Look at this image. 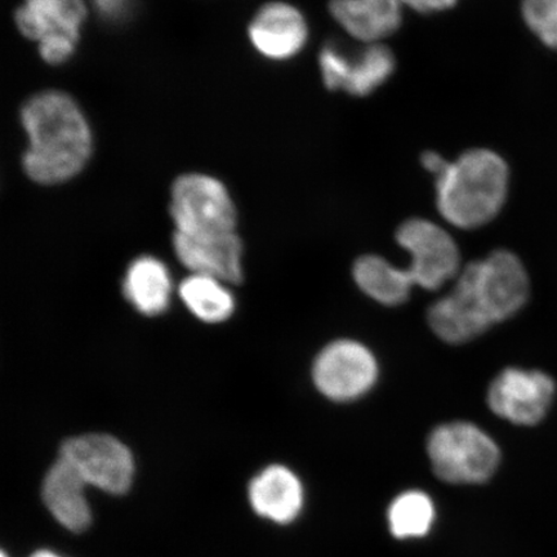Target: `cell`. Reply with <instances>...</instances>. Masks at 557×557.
Masks as SVG:
<instances>
[{
	"label": "cell",
	"mask_w": 557,
	"mask_h": 557,
	"mask_svg": "<svg viewBox=\"0 0 557 557\" xmlns=\"http://www.w3.org/2000/svg\"><path fill=\"white\" fill-rule=\"evenodd\" d=\"M395 65L393 51L383 44L364 45L355 51L329 44L319 53L324 86L358 97L371 95L385 85L394 74Z\"/></svg>",
	"instance_id": "ba28073f"
},
{
	"label": "cell",
	"mask_w": 557,
	"mask_h": 557,
	"mask_svg": "<svg viewBox=\"0 0 557 557\" xmlns=\"http://www.w3.org/2000/svg\"><path fill=\"white\" fill-rule=\"evenodd\" d=\"M529 289L524 264L506 249L466 264L453 287L491 326L517 315L528 301Z\"/></svg>",
	"instance_id": "3957f363"
},
{
	"label": "cell",
	"mask_w": 557,
	"mask_h": 557,
	"mask_svg": "<svg viewBox=\"0 0 557 557\" xmlns=\"http://www.w3.org/2000/svg\"><path fill=\"white\" fill-rule=\"evenodd\" d=\"M352 276L364 295L389 308L407 302L414 287L407 269L375 255L361 256L355 261Z\"/></svg>",
	"instance_id": "e0dca14e"
},
{
	"label": "cell",
	"mask_w": 557,
	"mask_h": 557,
	"mask_svg": "<svg viewBox=\"0 0 557 557\" xmlns=\"http://www.w3.org/2000/svg\"><path fill=\"white\" fill-rule=\"evenodd\" d=\"M95 9L103 18L120 20L129 10L131 0H92Z\"/></svg>",
	"instance_id": "d4e9b609"
},
{
	"label": "cell",
	"mask_w": 557,
	"mask_h": 557,
	"mask_svg": "<svg viewBox=\"0 0 557 557\" xmlns=\"http://www.w3.org/2000/svg\"><path fill=\"white\" fill-rule=\"evenodd\" d=\"M27 136L26 176L39 185H59L86 169L94 152L92 129L81 107L65 92L45 90L21 109Z\"/></svg>",
	"instance_id": "6da1fadb"
},
{
	"label": "cell",
	"mask_w": 557,
	"mask_h": 557,
	"mask_svg": "<svg viewBox=\"0 0 557 557\" xmlns=\"http://www.w3.org/2000/svg\"><path fill=\"white\" fill-rule=\"evenodd\" d=\"M428 322L431 331L443 343L450 345L468 344L491 329V325L453 289L447 296L431 305Z\"/></svg>",
	"instance_id": "ac0fdd59"
},
{
	"label": "cell",
	"mask_w": 557,
	"mask_h": 557,
	"mask_svg": "<svg viewBox=\"0 0 557 557\" xmlns=\"http://www.w3.org/2000/svg\"><path fill=\"white\" fill-rule=\"evenodd\" d=\"M379 377V361L371 348L355 339L333 341L320 350L311 368L318 392L336 403L363 398Z\"/></svg>",
	"instance_id": "8992f818"
},
{
	"label": "cell",
	"mask_w": 557,
	"mask_h": 557,
	"mask_svg": "<svg viewBox=\"0 0 557 557\" xmlns=\"http://www.w3.org/2000/svg\"><path fill=\"white\" fill-rule=\"evenodd\" d=\"M458 0H400L403 7L413 10L418 13L444 12L453 9Z\"/></svg>",
	"instance_id": "cb8c5ba5"
},
{
	"label": "cell",
	"mask_w": 557,
	"mask_h": 557,
	"mask_svg": "<svg viewBox=\"0 0 557 557\" xmlns=\"http://www.w3.org/2000/svg\"><path fill=\"white\" fill-rule=\"evenodd\" d=\"M250 44L256 51L273 61H287L304 50L309 39V26L296 7L271 2L257 11L248 27Z\"/></svg>",
	"instance_id": "8fae6325"
},
{
	"label": "cell",
	"mask_w": 557,
	"mask_h": 557,
	"mask_svg": "<svg viewBox=\"0 0 557 557\" xmlns=\"http://www.w3.org/2000/svg\"><path fill=\"white\" fill-rule=\"evenodd\" d=\"M15 23L25 38L39 41L52 33L70 34L62 21V0H25L16 11Z\"/></svg>",
	"instance_id": "44dd1931"
},
{
	"label": "cell",
	"mask_w": 557,
	"mask_h": 557,
	"mask_svg": "<svg viewBox=\"0 0 557 557\" xmlns=\"http://www.w3.org/2000/svg\"><path fill=\"white\" fill-rule=\"evenodd\" d=\"M171 218L178 234L214 236L235 233L238 212L232 195L219 178L186 173L171 189Z\"/></svg>",
	"instance_id": "5b68a950"
},
{
	"label": "cell",
	"mask_w": 557,
	"mask_h": 557,
	"mask_svg": "<svg viewBox=\"0 0 557 557\" xmlns=\"http://www.w3.org/2000/svg\"><path fill=\"white\" fill-rule=\"evenodd\" d=\"M396 242L410 256L407 270L414 287L441 289L461 273V252L456 240L433 221L410 219L403 222L396 232Z\"/></svg>",
	"instance_id": "52a82bcc"
},
{
	"label": "cell",
	"mask_w": 557,
	"mask_h": 557,
	"mask_svg": "<svg viewBox=\"0 0 557 557\" xmlns=\"http://www.w3.org/2000/svg\"><path fill=\"white\" fill-rule=\"evenodd\" d=\"M336 23L363 45L382 44L398 32L403 21L400 0H331Z\"/></svg>",
	"instance_id": "4fadbf2b"
},
{
	"label": "cell",
	"mask_w": 557,
	"mask_h": 557,
	"mask_svg": "<svg viewBox=\"0 0 557 557\" xmlns=\"http://www.w3.org/2000/svg\"><path fill=\"white\" fill-rule=\"evenodd\" d=\"M249 503L262 518L288 524L294 521L304 503L299 479L282 465L269 466L249 484Z\"/></svg>",
	"instance_id": "9a60e30c"
},
{
	"label": "cell",
	"mask_w": 557,
	"mask_h": 557,
	"mask_svg": "<svg viewBox=\"0 0 557 557\" xmlns=\"http://www.w3.org/2000/svg\"><path fill=\"white\" fill-rule=\"evenodd\" d=\"M421 160L423 169L431 174H434L435 177L443 171L445 164L448 163L447 159L443 158L441 154H437V152L434 151L424 152Z\"/></svg>",
	"instance_id": "484cf974"
},
{
	"label": "cell",
	"mask_w": 557,
	"mask_h": 557,
	"mask_svg": "<svg viewBox=\"0 0 557 557\" xmlns=\"http://www.w3.org/2000/svg\"><path fill=\"white\" fill-rule=\"evenodd\" d=\"M79 40L65 33L48 34L38 44L40 58L50 65L65 64L73 58Z\"/></svg>",
	"instance_id": "603a6c76"
},
{
	"label": "cell",
	"mask_w": 557,
	"mask_h": 557,
	"mask_svg": "<svg viewBox=\"0 0 557 557\" xmlns=\"http://www.w3.org/2000/svg\"><path fill=\"white\" fill-rule=\"evenodd\" d=\"M173 248L191 274L211 276L226 284L243 281V244L236 233L214 236L174 233Z\"/></svg>",
	"instance_id": "7c38bea8"
},
{
	"label": "cell",
	"mask_w": 557,
	"mask_h": 557,
	"mask_svg": "<svg viewBox=\"0 0 557 557\" xmlns=\"http://www.w3.org/2000/svg\"><path fill=\"white\" fill-rule=\"evenodd\" d=\"M30 557H60L51 552H38Z\"/></svg>",
	"instance_id": "4316f807"
},
{
	"label": "cell",
	"mask_w": 557,
	"mask_h": 557,
	"mask_svg": "<svg viewBox=\"0 0 557 557\" xmlns=\"http://www.w3.org/2000/svg\"><path fill=\"white\" fill-rule=\"evenodd\" d=\"M508 187L506 160L490 149H471L448 160L435 177L436 208L451 226L479 228L503 211Z\"/></svg>",
	"instance_id": "7a4b0ae2"
},
{
	"label": "cell",
	"mask_w": 557,
	"mask_h": 557,
	"mask_svg": "<svg viewBox=\"0 0 557 557\" xmlns=\"http://www.w3.org/2000/svg\"><path fill=\"white\" fill-rule=\"evenodd\" d=\"M65 458L88 485L110 494H123L132 485L135 461L127 445L107 434H87L69 438L61 445Z\"/></svg>",
	"instance_id": "9c48e42d"
},
{
	"label": "cell",
	"mask_w": 557,
	"mask_h": 557,
	"mask_svg": "<svg viewBox=\"0 0 557 557\" xmlns=\"http://www.w3.org/2000/svg\"><path fill=\"white\" fill-rule=\"evenodd\" d=\"M86 480L59 456L48 470L44 482L45 504L62 527L75 533L85 532L92 521V513L86 498Z\"/></svg>",
	"instance_id": "5bb4252c"
},
{
	"label": "cell",
	"mask_w": 557,
	"mask_h": 557,
	"mask_svg": "<svg viewBox=\"0 0 557 557\" xmlns=\"http://www.w3.org/2000/svg\"><path fill=\"white\" fill-rule=\"evenodd\" d=\"M435 518L433 500L422 492H407L389 507V529L396 539L422 537Z\"/></svg>",
	"instance_id": "ffe728a7"
},
{
	"label": "cell",
	"mask_w": 557,
	"mask_h": 557,
	"mask_svg": "<svg viewBox=\"0 0 557 557\" xmlns=\"http://www.w3.org/2000/svg\"><path fill=\"white\" fill-rule=\"evenodd\" d=\"M555 381L541 371L506 368L487 388L486 401L503 420L534 426L546 417L555 398Z\"/></svg>",
	"instance_id": "30bf717a"
},
{
	"label": "cell",
	"mask_w": 557,
	"mask_h": 557,
	"mask_svg": "<svg viewBox=\"0 0 557 557\" xmlns=\"http://www.w3.org/2000/svg\"><path fill=\"white\" fill-rule=\"evenodd\" d=\"M2 557H7V555H5V554H2Z\"/></svg>",
	"instance_id": "83f0119b"
},
{
	"label": "cell",
	"mask_w": 557,
	"mask_h": 557,
	"mask_svg": "<svg viewBox=\"0 0 557 557\" xmlns=\"http://www.w3.org/2000/svg\"><path fill=\"white\" fill-rule=\"evenodd\" d=\"M521 16L543 45L557 51V0H521Z\"/></svg>",
	"instance_id": "7402d4cb"
},
{
	"label": "cell",
	"mask_w": 557,
	"mask_h": 557,
	"mask_svg": "<svg viewBox=\"0 0 557 557\" xmlns=\"http://www.w3.org/2000/svg\"><path fill=\"white\" fill-rule=\"evenodd\" d=\"M226 283L207 275L191 274L181 282L178 295L186 309L201 322H226L235 311V298Z\"/></svg>",
	"instance_id": "d6986e66"
},
{
	"label": "cell",
	"mask_w": 557,
	"mask_h": 557,
	"mask_svg": "<svg viewBox=\"0 0 557 557\" xmlns=\"http://www.w3.org/2000/svg\"><path fill=\"white\" fill-rule=\"evenodd\" d=\"M172 290L170 270L157 257H138L129 264L123 281L125 298L146 317H157L169 309Z\"/></svg>",
	"instance_id": "2e32d148"
},
{
	"label": "cell",
	"mask_w": 557,
	"mask_h": 557,
	"mask_svg": "<svg viewBox=\"0 0 557 557\" xmlns=\"http://www.w3.org/2000/svg\"><path fill=\"white\" fill-rule=\"evenodd\" d=\"M428 453L437 478L451 484L484 483L500 462L496 442L475 423L455 421L433 430Z\"/></svg>",
	"instance_id": "277c9868"
}]
</instances>
